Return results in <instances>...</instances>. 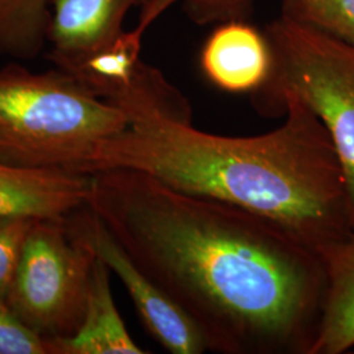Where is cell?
Returning <instances> with one entry per match:
<instances>
[{
    "label": "cell",
    "mask_w": 354,
    "mask_h": 354,
    "mask_svg": "<svg viewBox=\"0 0 354 354\" xmlns=\"http://www.w3.org/2000/svg\"><path fill=\"white\" fill-rule=\"evenodd\" d=\"M87 207L223 354H310L327 291L320 254L261 215L145 172L91 175Z\"/></svg>",
    "instance_id": "1"
},
{
    "label": "cell",
    "mask_w": 354,
    "mask_h": 354,
    "mask_svg": "<svg viewBox=\"0 0 354 354\" xmlns=\"http://www.w3.org/2000/svg\"><path fill=\"white\" fill-rule=\"evenodd\" d=\"M105 102L125 114L127 127L99 145L82 174L145 172L174 189L268 218L317 252L353 234L328 131L297 96L283 95L276 114L285 113V122L256 137L216 136L193 127L188 100L145 62Z\"/></svg>",
    "instance_id": "2"
},
{
    "label": "cell",
    "mask_w": 354,
    "mask_h": 354,
    "mask_svg": "<svg viewBox=\"0 0 354 354\" xmlns=\"http://www.w3.org/2000/svg\"><path fill=\"white\" fill-rule=\"evenodd\" d=\"M127 127V117L61 68H0V163L82 174L99 145Z\"/></svg>",
    "instance_id": "3"
},
{
    "label": "cell",
    "mask_w": 354,
    "mask_h": 354,
    "mask_svg": "<svg viewBox=\"0 0 354 354\" xmlns=\"http://www.w3.org/2000/svg\"><path fill=\"white\" fill-rule=\"evenodd\" d=\"M273 66L254 106L276 114L283 95H294L328 131L345 178L354 234V46L299 26L279 15L264 29Z\"/></svg>",
    "instance_id": "4"
},
{
    "label": "cell",
    "mask_w": 354,
    "mask_h": 354,
    "mask_svg": "<svg viewBox=\"0 0 354 354\" xmlns=\"http://www.w3.org/2000/svg\"><path fill=\"white\" fill-rule=\"evenodd\" d=\"M96 254L70 234L66 216L36 218L7 297L44 340L74 336L86 315Z\"/></svg>",
    "instance_id": "5"
},
{
    "label": "cell",
    "mask_w": 354,
    "mask_h": 354,
    "mask_svg": "<svg viewBox=\"0 0 354 354\" xmlns=\"http://www.w3.org/2000/svg\"><path fill=\"white\" fill-rule=\"evenodd\" d=\"M70 234L109 266L125 286L143 326L169 353L207 351L203 333L188 314L136 266L87 205L66 216Z\"/></svg>",
    "instance_id": "6"
},
{
    "label": "cell",
    "mask_w": 354,
    "mask_h": 354,
    "mask_svg": "<svg viewBox=\"0 0 354 354\" xmlns=\"http://www.w3.org/2000/svg\"><path fill=\"white\" fill-rule=\"evenodd\" d=\"M151 0H53L48 36L49 59L68 71L112 44L125 29L127 13Z\"/></svg>",
    "instance_id": "7"
},
{
    "label": "cell",
    "mask_w": 354,
    "mask_h": 354,
    "mask_svg": "<svg viewBox=\"0 0 354 354\" xmlns=\"http://www.w3.org/2000/svg\"><path fill=\"white\" fill-rule=\"evenodd\" d=\"M200 66L216 88L253 95L270 76L273 54L264 30L250 20H231L216 24L205 39Z\"/></svg>",
    "instance_id": "8"
},
{
    "label": "cell",
    "mask_w": 354,
    "mask_h": 354,
    "mask_svg": "<svg viewBox=\"0 0 354 354\" xmlns=\"http://www.w3.org/2000/svg\"><path fill=\"white\" fill-rule=\"evenodd\" d=\"M89 188L91 175L86 174L0 163V216H67L87 203Z\"/></svg>",
    "instance_id": "9"
},
{
    "label": "cell",
    "mask_w": 354,
    "mask_h": 354,
    "mask_svg": "<svg viewBox=\"0 0 354 354\" xmlns=\"http://www.w3.org/2000/svg\"><path fill=\"white\" fill-rule=\"evenodd\" d=\"M49 354H143L129 335L111 289V269L96 256L86 315L74 336L46 342Z\"/></svg>",
    "instance_id": "10"
},
{
    "label": "cell",
    "mask_w": 354,
    "mask_h": 354,
    "mask_svg": "<svg viewBox=\"0 0 354 354\" xmlns=\"http://www.w3.org/2000/svg\"><path fill=\"white\" fill-rule=\"evenodd\" d=\"M327 291L310 354H342L354 349V234L320 248Z\"/></svg>",
    "instance_id": "11"
},
{
    "label": "cell",
    "mask_w": 354,
    "mask_h": 354,
    "mask_svg": "<svg viewBox=\"0 0 354 354\" xmlns=\"http://www.w3.org/2000/svg\"><path fill=\"white\" fill-rule=\"evenodd\" d=\"M143 33L137 28L125 30L112 44L89 55L66 71L75 76L96 96L106 100L112 93L130 83L140 62Z\"/></svg>",
    "instance_id": "12"
},
{
    "label": "cell",
    "mask_w": 354,
    "mask_h": 354,
    "mask_svg": "<svg viewBox=\"0 0 354 354\" xmlns=\"http://www.w3.org/2000/svg\"><path fill=\"white\" fill-rule=\"evenodd\" d=\"M53 0H0V53L35 58L48 36Z\"/></svg>",
    "instance_id": "13"
},
{
    "label": "cell",
    "mask_w": 354,
    "mask_h": 354,
    "mask_svg": "<svg viewBox=\"0 0 354 354\" xmlns=\"http://www.w3.org/2000/svg\"><path fill=\"white\" fill-rule=\"evenodd\" d=\"M279 15L354 46V0H282Z\"/></svg>",
    "instance_id": "14"
},
{
    "label": "cell",
    "mask_w": 354,
    "mask_h": 354,
    "mask_svg": "<svg viewBox=\"0 0 354 354\" xmlns=\"http://www.w3.org/2000/svg\"><path fill=\"white\" fill-rule=\"evenodd\" d=\"M178 3L197 26H216L231 20H250L256 0H151L140 8L138 26L143 35L171 7Z\"/></svg>",
    "instance_id": "15"
},
{
    "label": "cell",
    "mask_w": 354,
    "mask_h": 354,
    "mask_svg": "<svg viewBox=\"0 0 354 354\" xmlns=\"http://www.w3.org/2000/svg\"><path fill=\"white\" fill-rule=\"evenodd\" d=\"M36 218L30 215L0 216V301L7 302L26 235Z\"/></svg>",
    "instance_id": "16"
},
{
    "label": "cell",
    "mask_w": 354,
    "mask_h": 354,
    "mask_svg": "<svg viewBox=\"0 0 354 354\" xmlns=\"http://www.w3.org/2000/svg\"><path fill=\"white\" fill-rule=\"evenodd\" d=\"M0 354H49L46 340L38 336L0 301Z\"/></svg>",
    "instance_id": "17"
}]
</instances>
